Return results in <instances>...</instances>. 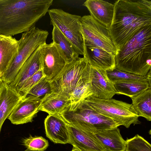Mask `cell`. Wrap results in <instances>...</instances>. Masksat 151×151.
Wrapping results in <instances>:
<instances>
[{"label": "cell", "instance_id": "16", "mask_svg": "<svg viewBox=\"0 0 151 151\" xmlns=\"http://www.w3.org/2000/svg\"><path fill=\"white\" fill-rule=\"evenodd\" d=\"M22 99L16 89L2 82L0 85V133L4 122Z\"/></svg>", "mask_w": 151, "mask_h": 151}, {"label": "cell", "instance_id": "17", "mask_svg": "<svg viewBox=\"0 0 151 151\" xmlns=\"http://www.w3.org/2000/svg\"><path fill=\"white\" fill-rule=\"evenodd\" d=\"M40 46L24 62L14 80L9 84L18 92L28 79L42 69Z\"/></svg>", "mask_w": 151, "mask_h": 151}, {"label": "cell", "instance_id": "19", "mask_svg": "<svg viewBox=\"0 0 151 151\" xmlns=\"http://www.w3.org/2000/svg\"><path fill=\"white\" fill-rule=\"evenodd\" d=\"M19 40L11 36L0 39V76L9 67L18 52Z\"/></svg>", "mask_w": 151, "mask_h": 151}, {"label": "cell", "instance_id": "34", "mask_svg": "<svg viewBox=\"0 0 151 151\" xmlns=\"http://www.w3.org/2000/svg\"><path fill=\"white\" fill-rule=\"evenodd\" d=\"M4 36L0 35V39L3 37Z\"/></svg>", "mask_w": 151, "mask_h": 151}, {"label": "cell", "instance_id": "1", "mask_svg": "<svg viewBox=\"0 0 151 151\" xmlns=\"http://www.w3.org/2000/svg\"><path fill=\"white\" fill-rule=\"evenodd\" d=\"M113 17L108 29L117 50L142 28L151 25V1L118 0Z\"/></svg>", "mask_w": 151, "mask_h": 151}, {"label": "cell", "instance_id": "4", "mask_svg": "<svg viewBox=\"0 0 151 151\" xmlns=\"http://www.w3.org/2000/svg\"><path fill=\"white\" fill-rule=\"evenodd\" d=\"M67 124L94 133L118 127L111 119L91 109L83 100L56 114Z\"/></svg>", "mask_w": 151, "mask_h": 151}, {"label": "cell", "instance_id": "28", "mask_svg": "<svg viewBox=\"0 0 151 151\" xmlns=\"http://www.w3.org/2000/svg\"><path fill=\"white\" fill-rule=\"evenodd\" d=\"M125 141V151H151L150 144L138 134Z\"/></svg>", "mask_w": 151, "mask_h": 151}, {"label": "cell", "instance_id": "13", "mask_svg": "<svg viewBox=\"0 0 151 151\" xmlns=\"http://www.w3.org/2000/svg\"><path fill=\"white\" fill-rule=\"evenodd\" d=\"M91 67L92 95L101 99H112L117 92L114 83L108 77L106 71Z\"/></svg>", "mask_w": 151, "mask_h": 151}, {"label": "cell", "instance_id": "12", "mask_svg": "<svg viewBox=\"0 0 151 151\" xmlns=\"http://www.w3.org/2000/svg\"><path fill=\"white\" fill-rule=\"evenodd\" d=\"M42 100L25 96L20 101L7 119L15 125L32 122L39 111Z\"/></svg>", "mask_w": 151, "mask_h": 151}, {"label": "cell", "instance_id": "2", "mask_svg": "<svg viewBox=\"0 0 151 151\" xmlns=\"http://www.w3.org/2000/svg\"><path fill=\"white\" fill-rule=\"evenodd\" d=\"M53 0H0V35L27 32L47 13Z\"/></svg>", "mask_w": 151, "mask_h": 151}, {"label": "cell", "instance_id": "31", "mask_svg": "<svg viewBox=\"0 0 151 151\" xmlns=\"http://www.w3.org/2000/svg\"><path fill=\"white\" fill-rule=\"evenodd\" d=\"M71 151H81L76 148L73 147L72 150Z\"/></svg>", "mask_w": 151, "mask_h": 151}, {"label": "cell", "instance_id": "15", "mask_svg": "<svg viewBox=\"0 0 151 151\" xmlns=\"http://www.w3.org/2000/svg\"><path fill=\"white\" fill-rule=\"evenodd\" d=\"M85 45L84 56L91 67L106 71L115 68V55L97 46Z\"/></svg>", "mask_w": 151, "mask_h": 151}, {"label": "cell", "instance_id": "29", "mask_svg": "<svg viewBox=\"0 0 151 151\" xmlns=\"http://www.w3.org/2000/svg\"><path fill=\"white\" fill-rule=\"evenodd\" d=\"M22 142L24 146L32 151H44L49 146L48 141L41 136L30 135L23 139Z\"/></svg>", "mask_w": 151, "mask_h": 151}, {"label": "cell", "instance_id": "9", "mask_svg": "<svg viewBox=\"0 0 151 151\" xmlns=\"http://www.w3.org/2000/svg\"><path fill=\"white\" fill-rule=\"evenodd\" d=\"M80 21L85 44L97 46L116 54L117 49L107 28L90 15L81 17Z\"/></svg>", "mask_w": 151, "mask_h": 151}, {"label": "cell", "instance_id": "21", "mask_svg": "<svg viewBox=\"0 0 151 151\" xmlns=\"http://www.w3.org/2000/svg\"><path fill=\"white\" fill-rule=\"evenodd\" d=\"M70 105L69 97L54 92L46 96L42 100L39 111L49 114L60 113Z\"/></svg>", "mask_w": 151, "mask_h": 151}, {"label": "cell", "instance_id": "5", "mask_svg": "<svg viewBox=\"0 0 151 151\" xmlns=\"http://www.w3.org/2000/svg\"><path fill=\"white\" fill-rule=\"evenodd\" d=\"M91 67L86 58L77 57L49 81L53 92L68 97L77 87L91 82Z\"/></svg>", "mask_w": 151, "mask_h": 151}, {"label": "cell", "instance_id": "10", "mask_svg": "<svg viewBox=\"0 0 151 151\" xmlns=\"http://www.w3.org/2000/svg\"><path fill=\"white\" fill-rule=\"evenodd\" d=\"M42 70L50 81L55 78L66 64L52 42H46L40 46Z\"/></svg>", "mask_w": 151, "mask_h": 151}, {"label": "cell", "instance_id": "3", "mask_svg": "<svg viewBox=\"0 0 151 151\" xmlns=\"http://www.w3.org/2000/svg\"><path fill=\"white\" fill-rule=\"evenodd\" d=\"M115 60L116 69L146 76L151 70V25L140 29L118 49Z\"/></svg>", "mask_w": 151, "mask_h": 151}, {"label": "cell", "instance_id": "24", "mask_svg": "<svg viewBox=\"0 0 151 151\" xmlns=\"http://www.w3.org/2000/svg\"><path fill=\"white\" fill-rule=\"evenodd\" d=\"M118 94H123L131 97L136 96L149 88L151 83L148 81H131L114 83Z\"/></svg>", "mask_w": 151, "mask_h": 151}, {"label": "cell", "instance_id": "27", "mask_svg": "<svg viewBox=\"0 0 151 151\" xmlns=\"http://www.w3.org/2000/svg\"><path fill=\"white\" fill-rule=\"evenodd\" d=\"M93 94L91 81L82 85L77 87L69 95L70 102L69 106L75 105Z\"/></svg>", "mask_w": 151, "mask_h": 151}, {"label": "cell", "instance_id": "18", "mask_svg": "<svg viewBox=\"0 0 151 151\" xmlns=\"http://www.w3.org/2000/svg\"><path fill=\"white\" fill-rule=\"evenodd\" d=\"M90 15L108 29L113 20L114 6L108 1L100 0H87L83 4Z\"/></svg>", "mask_w": 151, "mask_h": 151}, {"label": "cell", "instance_id": "26", "mask_svg": "<svg viewBox=\"0 0 151 151\" xmlns=\"http://www.w3.org/2000/svg\"><path fill=\"white\" fill-rule=\"evenodd\" d=\"M53 92L50 81L44 76L32 88L25 96L42 100L46 96Z\"/></svg>", "mask_w": 151, "mask_h": 151}, {"label": "cell", "instance_id": "14", "mask_svg": "<svg viewBox=\"0 0 151 151\" xmlns=\"http://www.w3.org/2000/svg\"><path fill=\"white\" fill-rule=\"evenodd\" d=\"M44 125L46 136L52 142L56 144H69L67 124L58 115L49 114L45 119Z\"/></svg>", "mask_w": 151, "mask_h": 151}, {"label": "cell", "instance_id": "7", "mask_svg": "<svg viewBox=\"0 0 151 151\" xmlns=\"http://www.w3.org/2000/svg\"><path fill=\"white\" fill-rule=\"evenodd\" d=\"M48 35L47 31L35 26L22 34L19 40L18 53L1 77L2 82L10 84L13 81L23 65L33 52L46 42Z\"/></svg>", "mask_w": 151, "mask_h": 151}, {"label": "cell", "instance_id": "32", "mask_svg": "<svg viewBox=\"0 0 151 151\" xmlns=\"http://www.w3.org/2000/svg\"><path fill=\"white\" fill-rule=\"evenodd\" d=\"M24 151H32L27 148L26 150H24Z\"/></svg>", "mask_w": 151, "mask_h": 151}, {"label": "cell", "instance_id": "6", "mask_svg": "<svg viewBox=\"0 0 151 151\" xmlns=\"http://www.w3.org/2000/svg\"><path fill=\"white\" fill-rule=\"evenodd\" d=\"M83 101L91 109L128 128L132 124H140L139 117L132 104L113 99H101L91 95Z\"/></svg>", "mask_w": 151, "mask_h": 151}, {"label": "cell", "instance_id": "22", "mask_svg": "<svg viewBox=\"0 0 151 151\" xmlns=\"http://www.w3.org/2000/svg\"><path fill=\"white\" fill-rule=\"evenodd\" d=\"M52 35V42L66 63L79 56L70 42L55 26H53Z\"/></svg>", "mask_w": 151, "mask_h": 151}, {"label": "cell", "instance_id": "25", "mask_svg": "<svg viewBox=\"0 0 151 151\" xmlns=\"http://www.w3.org/2000/svg\"><path fill=\"white\" fill-rule=\"evenodd\" d=\"M109 79L113 83L131 81H147L151 83L150 70L146 76L137 75L119 70L116 68L106 71Z\"/></svg>", "mask_w": 151, "mask_h": 151}, {"label": "cell", "instance_id": "8", "mask_svg": "<svg viewBox=\"0 0 151 151\" xmlns=\"http://www.w3.org/2000/svg\"><path fill=\"white\" fill-rule=\"evenodd\" d=\"M50 24L58 28L69 40L79 55L84 56L85 45L80 19L81 16L52 9L48 11Z\"/></svg>", "mask_w": 151, "mask_h": 151}, {"label": "cell", "instance_id": "23", "mask_svg": "<svg viewBox=\"0 0 151 151\" xmlns=\"http://www.w3.org/2000/svg\"><path fill=\"white\" fill-rule=\"evenodd\" d=\"M132 104L139 116L151 121V88L130 97Z\"/></svg>", "mask_w": 151, "mask_h": 151}, {"label": "cell", "instance_id": "20", "mask_svg": "<svg viewBox=\"0 0 151 151\" xmlns=\"http://www.w3.org/2000/svg\"><path fill=\"white\" fill-rule=\"evenodd\" d=\"M94 133L106 151H125L126 141L118 127Z\"/></svg>", "mask_w": 151, "mask_h": 151}, {"label": "cell", "instance_id": "11", "mask_svg": "<svg viewBox=\"0 0 151 151\" xmlns=\"http://www.w3.org/2000/svg\"><path fill=\"white\" fill-rule=\"evenodd\" d=\"M70 143L81 151H106L94 133L67 124Z\"/></svg>", "mask_w": 151, "mask_h": 151}, {"label": "cell", "instance_id": "33", "mask_svg": "<svg viewBox=\"0 0 151 151\" xmlns=\"http://www.w3.org/2000/svg\"><path fill=\"white\" fill-rule=\"evenodd\" d=\"M2 81L1 80V78L0 76V85L1 84V83L2 82Z\"/></svg>", "mask_w": 151, "mask_h": 151}, {"label": "cell", "instance_id": "30", "mask_svg": "<svg viewBox=\"0 0 151 151\" xmlns=\"http://www.w3.org/2000/svg\"><path fill=\"white\" fill-rule=\"evenodd\" d=\"M44 76L41 69L28 79L18 91L22 98L25 97L32 88Z\"/></svg>", "mask_w": 151, "mask_h": 151}]
</instances>
